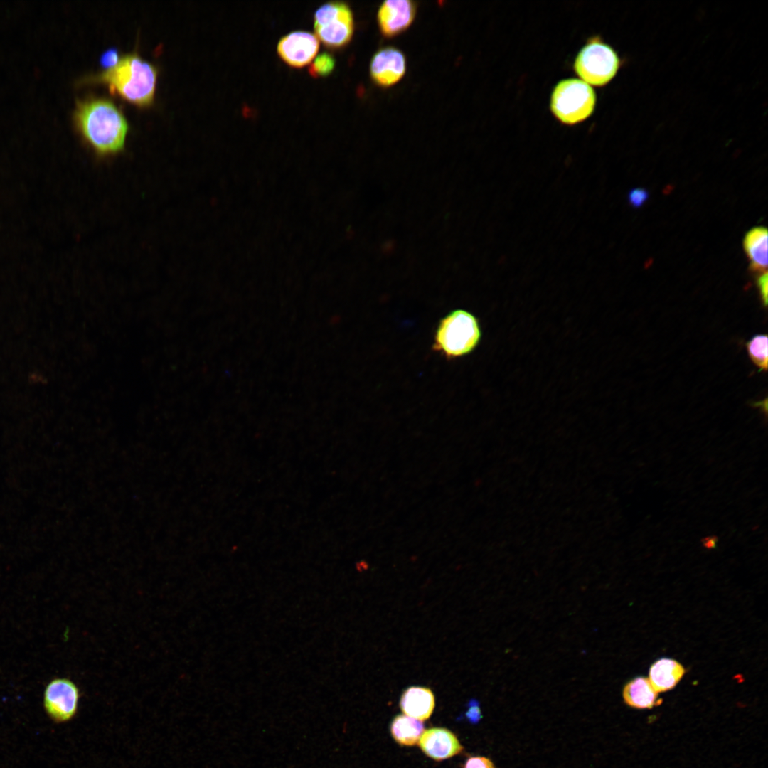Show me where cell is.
Wrapping results in <instances>:
<instances>
[{
    "label": "cell",
    "mask_w": 768,
    "mask_h": 768,
    "mask_svg": "<svg viewBox=\"0 0 768 768\" xmlns=\"http://www.w3.org/2000/svg\"><path fill=\"white\" fill-rule=\"evenodd\" d=\"M316 36L325 46L341 48L351 40L354 31L353 16L348 5L329 1L319 7L314 15Z\"/></svg>",
    "instance_id": "obj_5"
},
{
    "label": "cell",
    "mask_w": 768,
    "mask_h": 768,
    "mask_svg": "<svg viewBox=\"0 0 768 768\" xmlns=\"http://www.w3.org/2000/svg\"><path fill=\"white\" fill-rule=\"evenodd\" d=\"M683 666L677 661L663 658L655 661L649 669V681L657 693L673 688L683 678Z\"/></svg>",
    "instance_id": "obj_13"
},
{
    "label": "cell",
    "mask_w": 768,
    "mask_h": 768,
    "mask_svg": "<svg viewBox=\"0 0 768 768\" xmlns=\"http://www.w3.org/2000/svg\"><path fill=\"white\" fill-rule=\"evenodd\" d=\"M435 705L432 691L425 687L412 686L402 693L400 705L405 715L420 721L427 720Z\"/></svg>",
    "instance_id": "obj_12"
},
{
    "label": "cell",
    "mask_w": 768,
    "mask_h": 768,
    "mask_svg": "<svg viewBox=\"0 0 768 768\" xmlns=\"http://www.w3.org/2000/svg\"><path fill=\"white\" fill-rule=\"evenodd\" d=\"M319 48V42L316 35L306 31H294L279 39L277 50L287 64L299 68L314 59Z\"/></svg>",
    "instance_id": "obj_8"
},
{
    "label": "cell",
    "mask_w": 768,
    "mask_h": 768,
    "mask_svg": "<svg viewBox=\"0 0 768 768\" xmlns=\"http://www.w3.org/2000/svg\"><path fill=\"white\" fill-rule=\"evenodd\" d=\"M757 286L759 290L762 301L764 306L767 305V286H768V277L767 272H764L762 273L757 280Z\"/></svg>",
    "instance_id": "obj_23"
},
{
    "label": "cell",
    "mask_w": 768,
    "mask_h": 768,
    "mask_svg": "<svg viewBox=\"0 0 768 768\" xmlns=\"http://www.w3.org/2000/svg\"><path fill=\"white\" fill-rule=\"evenodd\" d=\"M479 319L464 309H454L442 318L434 334L432 349L447 359L471 353L481 338Z\"/></svg>",
    "instance_id": "obj_3"
},
{
    "label": "cell",
    "mask_w": 768,
    "mask_h": 768,
    "mask_svg": "<svg viewBox=\"0 0 768 768\" xmlns=\"http://www.w3.org/2000/svg\"><path fill=\"white\" fill-rule=\"evenodd\" d=\"M73 122L76 130L97 156L107 157L124 150L129 124L112 100L95 97L78 100Z\"/></svg>",
    "instance_id": "obj_1"
},
{
    "label": "cell",
    "mask_w": 768,
    "mask_h": 768,
    "mask_svg": "<svg viewBox=\"0 0 768 768\" xmlns=\"http://www.w3.org/2000/svg\"><path fill=\"white\" fill-rule=\"evenodd\" d=\"M406 66V58L401 50L392 46L384 47L372 57L370 75L377 85L388 87L403 78Z\"/></svg>",
    "instance_id": "obj_9"
},
{
    "label": "cell",
    "mask_w": 768,
    "mask_h": 768,
    "mask_svg": "<svg viewBox=\"0 0 768 768\" xmlns=\"http://www.w3.org/2000/svg\"><path fill=\"white\" fill-rule=\"evenodd\" d=\"M768 340L766 334L753 336L746 344L749 356L760 370H767Z\"/></svg>",
    "instance_id": "obj_17"
},
{
    "label": "cell",
    "mask_w": 768,
    "mask_h": 768,
    "mask_svg": "<svg viewBox=\"0 0 768 768\" xmlns=\"http://www.w3.org/2000/svg\"><path fill=\"white\" fill-rule=\"evenodd\" d=\"M157 76V68L134 51L122 56L115 67L87 76L82 81L105 85L112 94L145 107L154 102Z\"/></svg>",
    "instance_id": "obj_2"
},
{
    "label": "cell",
    "mask_w": 768,
    "mask_h": 768,
    "mask_svg": "<svg viewBox=\"0 0 768 768\" xmlns=\"http://www.w3.org/2000/svg\"><path fill=\"white\" fill-rule=\"evenodd\" d=\"M418 745L427 756L436 761L450 758L463 750L454 734L442 727L424 730Z\"/></svg>",
    "instance_id": "obj_11"
},
{
    "label": "cell",
    "mask_w": 768,
    "mask_h": 768,
    "mask_svg": "<svg viewBox=\"0 0 768 768\" xmlns=\"http://www.w3.org/2000/svg\"><path fill=\"white\" fill-rule=\"evenodd\" d=\"M752 270L763 273L767 267V230L757 227L749 230L743 240Z\"/></svg>",
    "instance_id": "obj_14"
},
{
    "label": "cell",
    "mask_w": 768,
    "mask_h": 768,
    "mask_svg": "<svg viewBox=\"0 0 768 768\" xmlns=\"http://www.w3.org/2000/svg\"><path fill=\"white\" fill-rule=\"evenodd\" d=\"M120 58L119 50L114 47L110 48L101 54L100 64L105 70H109L115 67Z\"/></svg>",
    "instance_id": "obj_19"
},
{
    "label": "cell",
    "mask_w": 768,
    "mask_h": 768,
    "mask_svg": "<svg viewBox=\"0 0 768 768\" xmlns=\"http://www.w3.org/2000/svg\"><path fill=\"white\" fill-rule=\"evenodd\" d=\"M390 732L400 745L412 746L418 742L424 732L422 721L405 715H397L393 720Z\"/></svg>",
    "instance_id": "obj_16"
},
{
    "label": "cell",
    "mask_w": 768,
    "mask_h": 768,
    "mask_svg": "<svg viewBox=\"0 0 768 768\" xmlns=\"http://www.w3.org/2000/svg\"><path fill=\"white\" fill-rule=\"evenodd\" d=\"M82 693L69 678L56 677L46 686L43 706L47 716L55 723L71 721L78 714Z\"/></svg>",
    "instance_id": "obj_7"
},
{
    "label": "cell",
    "mask_w": 768,
    "mask_h": 768,
    "mask_svg": "<svg viewBox=\"0 0 768 768\" xmlns=\"http://www.w3.org/2000/svg\"><path fill=\"white\" fill-rule=\"evenodd\" d=\"M335 58L327 52L318 55L309 67V73L314 78L325 77L334 70Z\"/></svg>",
    "instance_id": "obj_18"
},
{
    "label": "cell",
    "mask_w": 768,
    "mask_h": 768,
    "mask_svg": "<svg viewBox=\"0 0 768 768\" xmlns=\"http://www.w3.org/2000/svg\"><path fill=\"white\" fill-rule=\"evenodd\" d=\"M649 198V193L641 188L632 189L629 193L630 204L636 208L642 206Z\"/></svg>",
    "instance_id": "obj_20"
},
{
    "label": "cell",
    "mask_w": 768,
    "mask_h": 768,
    "mask_svg": "<svg viewBox=\"0 0 768 768\" xmlns=\"http://www.w3.org/2000/svg\"><path fill=\"white\" fill-rule=\"evenodd\" d=\"M468 706L469 708L466 713V718L471 722H478L482 718L478 701L471 700Z\"/></svg>",
    "instance_id": "obj_22"
},
{
    "label": "cell",
    "mask_w": 768,
    "mask_h": 768,
    "mask_svg": "<svg viewBox=\"0 0 768 768\" xmlns=\"http://www.w3.org/2000/svg\"><path fill=\"white\" fill-rule=\"evenodd\" d=\"M416 11V4L412 1L389 0L383 2L377 14L381 34L392 38L405 31L413 22Z\"/></svg>",
    "instance_id": "obj_10"
},
{
    "label": "cell",
    "mask_w": 768,
    "mask_h": 768,
    "mask_svg": "<svg viewBox=\"0 0 768 768\" xmlns=\"http://www.w3.org/2000/svg\"><path fill=\"white\" fill-rule=\"evenodd\" d=\"M620 60L615 51L600 40L582 48L575 61V70L587 84L604 85L616 75Z\"/></svg>",
    "instance_id": "obj_6"
},
{
    "label": "cell",
    "mask_w": 768,
    "mask_h": 768,
    "mask_svg": "<svg viewBox=\"0 0 768 768\" xmlns=\"http://www.w3.org/2000/svg\"><path fill=\"white\" fill-rule=\"evenodd\" d=\"M464 768H495L493 762L485 757H469Z\"/></svg>",
    "instance_id": "obj_21"
},
{
    "label": "cell",
    "mask_w": 768,
    "mask_h": 768,
    "mask_svg": "<svg viewBox=\"0 0 768 768\" xmlns=\"http://www.w3.org/2000/svg\"><path fill=\"white\" fill-rule=\"evenodd\" d=\"M622 695L629 706L638 709L652 708L658 701V693L644 677L629 681L624 687Z\"/></svg>",
    "instance_id": "obj_15"
},
{
    "label": "cell",
    "mask_w": 768,
    "mask_h": 768,
    "mask_svg": "<svg viewBox=\"0 0 768 768\" xmlns=\"http://www.w3.org/2000/svg\"><path fill=\"white\" fill-rule=\"evenodd\" d=\"M595 102V94L588 84L575 79L565 80L553 90L551 109L560 121L573 124L592 114Z\"/></svg>",
    "instance_id": "obj_4"
}]
</instances>
